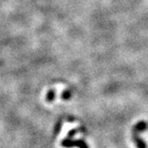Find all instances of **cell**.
<instances>
[{
	"instance_id": "cell-1",
	"label": "cell",
	"mask_w": 148,
	"mask_h": 148,
	"mask_svg": "<svg viewBox=\"0 0 148 148\" xmlns=\"http://www.w3.org/2000/svg\"><path fill=\"white\" fill-rule=\"evenodd\" d=\"M147 129V123L145 122H138L135 127H134L133 129V139L135 141L138 148H146L145 144L144 143V141L139 138L138 137V134L144 130H145Z\"/></svg>"
},
{
	"instance_id": "cell-2",
	"label": "cell",
	"mask_w": 148,
	"mask_h": 148,
	"mask_svg": "<svg viewBox=\"0 0 148 148\" xmlns=\"http://www.w3.org/2000/svg\"><path fill=\"white\" fill-rule=\"evenodd\" d=\"M62 145L64 147H74V146H78L80 148H88L87 145L84 143V141L83 140H75V141H72L70 139H66L62 142Z\"/></svg>"
},
{
	"instance_id": "cell-3",
	"label": "cell",
	"mask_w": 148,
	"mask_h": 148,
	"mask_svg": "<svg viewBox=\"0 0 148 148\" xmlns=\"http://www.w3.org/2000/svg\"><path fill=\"white\" fill-rule=\"evenodd\" d=\"M54 99H55V92L53 90H50L46 96V100L48 102H52Z\"/></svg>"
},
{
	"instance_id": "cell-4",
	"label": "cell",
	"mask_w": 148,
	"mask_h": 148,
	"mask_svg": "<svg viewBox=\"0 0 148 148\" xmlns=\"http://www.w3.org/2000/svg\"><path fill=\"white\" fill-rule=\"evenodd\" d=\"M70 97H71V93H70L69 91H65V92L63 93V95H62V97H63L65 100L69 99Z\"/></svg>"
}]
</instances>
